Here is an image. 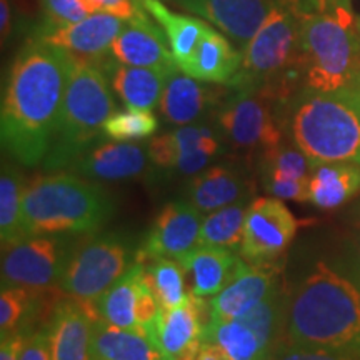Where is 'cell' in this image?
Here are the masks:
<instances>
[{"instance_id": "obj_27", "label": "cell", "mask_w": 360, "mask_h": 360, "mask_svg": "<svg viewBox=\"0 0 360 360\" xmlns=\"http://www.w3.org/2000/svg\"><path fill=\"white\" fill-rule=\"evenodd\" d=\"M92 357L97 360H162L152 340L141 330L120 328L94 319Z\"/></svg>"}, {"instance_id": "obj_41", "label": "cell", "mask_w": 360, "mask_h": 360, "mask_svg": "<svg viewBox=\"0 0 360 360\" xmlns=\"http://www.w3.org/2000/svg\"><path fill=\"white\" fill-rule=\"evenodd\" d=\"M15 15L17 13L13 12L12 0H2V2H0V19H2L0 27H2L4 42L11 39L13 29H15V25H13V19H15Z\"/></svg>"}, {"instance_id": "obj_12", "label": "cell", "mask_w": 360, "mask_h": 360, "mask_svg": "<svg viewBox=\"0 0 360 360\" xmlns=\"http://www.w3.org/2000/svg\"><path fill=\"white\" fill-rule=\"evenodd\" d=\"M147 152L148 159L159 169L197 175L222 152V137L210 125H182L170 132L154 135L147 143Z\"/></svg>"}, {"instance_id": "obj_46", "label": "cell", "mask_w": 360, "mask_h": 360, "mask_svg": "<svg viewBox=\"0 0 360 360\" xmlns=\"http://www.w3.org/2000/svg\"><path fill=\"white\" fill-rule=\"evenodd\" d=\"M359 27H360V20H359Z\"/></svg>"}, {"instance_id": "obj_45", "label": "cell", "mask_w": 360, "mask_h": 360, "mask_svg": "<svg viewBox=\"0 0 360 360\" xmlns=\"http://www.w3.org/2000/svg\"><path fill=\"white\" fill-rule=\"evenodd\" d=\"M92 360H97V359H94V357H92Z\"/></svg>"}, {"instance_id": "obj_21", "label": "cell", "mask_w": 360, "mask_h": 360, "mask_svg": "<svg viewBox=\"0 0 360 360\" xmlns=\"http://www.w3.org/2000/svg\"><path fill=\"white\" fill-rule=\"evenodd\" d=\"M312 162L295 143H281L260 157L265 191L282 200L309 202Z\"/></svg>"}, {"instance_id": "obj_11", "label": "cell", "mask_w": 360, "mask_h": 360, "mask_svg": "<svg viewBox=\"0 0 360 360\" xmlns=\"http://www.w3.org/2000/svg\"><path fill=\"white\" fill-rule=\"evenodd\" d=\"M299 222L277 197H259L247 207L240 255L252 264H270L290 245Z\"/></svg>"}, {"instance_id": "obj_36", "label": "cell", "mask_w": 360, "mask_h": 360, "mask_svg": "<svg viewBox=\"0 0 360 360\" xmlns=\"http://www.w3.org/2000/svg\"><path fill=\"white\" fill-rule=\"evenodd\" d=\"M157 130H159V119L154 112L127 107L124 110L114 112L107 119L102 134L110 141L132 142L154 137Z\"/></svg>"}, {"instance_id": "obj_29", "label": "cell", "mask_w": 360, "mask_h": 360, "mask_svg": "<svg viewBox=\"0 0 360 360\" xmlns=\"http://www.w3.org/2000/svg\"><path fill=\"white\" fill-rule=\"evenodd\" d=\"M143 278H146V265L135 262L97 300L96 309L103 321L120 328L139 330L137 319H135V307H137L139 292H141Z\"/></svg>"}, {"instance_id": "obj_39", "label": "cell", "mask_w": 360, "mask_h": 360, "mask_svg": "<svg viewBox=\"0 0 360 360\" xmlns=\"http://www.w3.org/2000/svg\"><path fill=\"white\" fill-rule=\"evenodd\" d=\"M20 360H52V342L49 327L29 335Z\"/></svg>"}, {"instance_id": "obj_37", "label": "cell", "mask_w": 360, "mask_h": 360, "mask_svg": "<svg viewBox=\"0 0 360 360\" xmlns=\"http://www.w3.org/2000/svg\"><path fill=\"white\" fill-rule=\"evenodd\" d=\"M42 24L34 29V35H44L90 15L85 8V0H40Z\"/></svg>"}, {"instance_id": "obj_9", "label": "cell", "mask_w": 360, "mask_h": 360, "mask_svg": "<svg viewBox=\"0 0 360 360\" xmlns=\"http://www.w3.org/2000/svg\"><path fill=\"white\" fill-rule=\"evenodd\" d=\"M137 250L119 233H98L74 245L60 289L84 304H96L135 264Z\"/></svg>"}, {"instance_id": "obj_4", "label": "cell", "mask_w": 360, "mask_h": 360, "mask_svg": "<svg viewBox=\"0 0 360 360\" xmlns=\"http://www.w3.org/2000/svg\"><path fill=\"white\" fill-rule=\"evenodd\" d=\"M314 11L307 0H282L242 51L231 89H262L287 103L302 85V19Z\"/></svg>"}, {"instance_id": "obj_16", "label": "cell", "mask_w": 360, "mask_h": 360, "mask_svg": "<svg viewBox=\"0 0 360 360\" xmlns=\"http://www.w3.org/2000/svg\"><path fill=\"white\" fill-rule=\"evenodd\" d=\"M227 35L240 51L282 0H174Z\"/></svg>"}, {"instance_id": "obj_5", "label": "cell", "mask_w": 360, "mask_h": 360, "mask_svg": "<svg viewBox=\"0 0 360 360\" xmlns=\"http://www.w3.org/2000/svg\"><path fill=\"white\" fill-rule=\"evenodd\" d=\"M112 214L109 195L74 172L40 177L24 192L27 237L94 233L109 222Z\"/></svg>"}, {"instance_id": "obj_1", "label": "cell", "mask_w": 360, "mask_h": 360, "mask_svg": "<svg viewBox=\"0 0 360 360\" xmlns=\"http://www.w3.org/2000/svg\"><path fill=\"white\" fill-rule=\"evenodd\" d=\"M72 56L47 40L22 45L8 67L0 109L2 148L24 167L44 164L56 137Z\"/></svg>"}, {"instance_id": "obj_17", "label": "cell", "mask_w": 360, "mask_h": 360, "mask_svg": "<svg viewBox=\"0 0 360 360\" xmlns=\"http://www.w3.org/2000/svg\"><path fill=\"white\" fill-rule=\"evenodd\" d=\"M229 92L231 87L227 85L202 82L177 70L167 79L159 112L165 122L177 127L197 124L212 112L215 114Z\"/></svg>"}, {"instance_id": "obj_26", "label": "cell", "mask_w": 360, "mask_h": 360, "mask_svg": "<svg viewBox=\"0 0 360 360\" xmlns=\"http://www.w3.org/2000/svg\"><path fill=\"white\" fill-rule=\"evenodd\" d=\"M247 182L237 170L224 165L207 167L193 175L187 186V195L192 205L200 212H214L236 202L247 199Z\"/></svg>"}, {"instance_id": "obj_18", "label": "cell", "mask_w": 360, "mask_h": 360, "mask_svg": "<svg viewBox=\"0 0 360 360\" xmlns=\"http://www.w3.org/2000/svg\"><path fill=\"white\" fill-rule=\"evenodd\" d=\"M147 147L134 142L97 141L79 159L72 162L70 172L98 180H127L141 177L148 165Z\"/></svg>"}, {"instance_id": "obj_32", "label": "cell", "mask_w": 360, "mask_h": 360, "mask_svg": "<svg viewBox=\"0 0 360 360\" xmlns=\"http://www.w3.org/2000/svg\"><path fill=\"white\" fill-rule=\"evenodd\" d=\"M24 179L13 165L4 164L0 175V238L8 247L27 238L24 231Z\"/></svg>"}, {"instance_id": "obj_44", "label": "cell", "mask_w": 360, "mask_h": 360, "mask_svg": "<svg viewBox=\"0 0 360 360\" xmlns=\"http://www.w3.org/2000/svg\"><path fill=\"white\" fill-rule=\"evenodd\" d=\"M259 360H270V355H269V357H262V359H259Z\"/></svg>"}, {"instance_id": "obj_15", "label": "cell", "mask_w": 360, "mask_h": 360, "mask_svg": "<svg viewBox=\"0 0 360 360\" xmlns=\"http://www.w3.org/2000/svg\"><path fill=\"white\" fill-rule=\"evenodd\" d=\"M207 304L202 297L188 292V297L172 309H160L148 339L162 355V360H193L202 344L207 321Z\"/></svg>"}, {"instance_id": "obj_40", "label": "cell", "mask_w": 360, "mask_h": 360, "mask_svg": "<svg viewBox=\"0 0 360 360\" xmlns=\"http://www.w3.org/2000/svg\"><path fill=\"white\" fill-rule=\"evenodd\" d=\"M29 335V330L2 335V339H0V360H20Z\"/></svg>"}, {"instance_id": "obj_8", "label": "cell", "mask_w": 360, "mask_h": 360, "mask_svg": "<svg viewBox=\"0 0 360 360\" xmlns=\"http://www.w3.org/2000/svg\"><path fill=\"white\" fill-rule=\"evenodd\" d=\"M281 107L262 89H231L215 112L220 137L238 152L262 157L283 142Z\"/></svg>"}, {"instance_id": "obj_30", "label": "cell", "mask_w": 360, "mask_h": 360, "mask_svg": "<svg viewBox=\"0 0 360 360\" xmlns=\"http://www.w3.org/2000/svg\"><path fill=\"white\" fill-rule=\"evenodd\" d=\"M139 2L167 35L169 47L179 65L195 51L202 35L210 27L199 17L172 12L160 0H139Z\"/></svg>"}, {"instance_id": "obj_31", "label": "cell", "mask_w": 360, "mask_h": 360, "mask_svg": "<svg viewBox=\"0 0 360 360\" xmlns=\"http://www.w3.org/2000/svg\"><path fill=\"white\" fill-rule=\"evenodd\" d=\"M204 340L219 345L227 360H259L272 355L265 349L254 328L247 326L242 319H210L202 337V342Z\"/></svg>"}, {"instance_id": "obj_22", "label": "cell", "mask_w": 360, "mask_h": 360, "mask_svg": "<svg viewBox=\"0 0 360 360\" xmlns=\"http://www.w3.org/2000/svg\"><path fill=\"white\" fill-rule=\"evenodd\" d=\"M124 25L125 20L120 17L107 12H97L90 13L75 24H69L49 34L35 35V37L47 40L75 57L102 60L103 57L109 56L110 45L124 29Z\"/></svg>"}, {"instance_id": "obj_28", "label": "cell", "mask_w": 360, "mask_h": 360, "mask_svg": "<svg viewBox=\"0 0 360 360\" xmlns=\"http://www.w3.org/2000/svg\"><path fill=\"white\" fill-rule=\"evenodd\" d=\"M360 191V165L323 162L314 165L309 182V202L323 210L345 204Z\"/></svg>"}, {"instance_id": "obj_42", "label": "cell", "mask_w": 360, "mask_h": 360, "mask_svg": "<svg viewBox=\"0 0 360 360\" xmlns=\"http://www.w3.org/2000/svg\"><path fill=\"white\" fill-rule=\"evenodd\" d=\"M193 360H227L222 350L219 349V345H215L214 342L204 340L200 344L199 350H197Z\"/></svg>"}, {"instance_id": "obj_33", "label": "cell", "mask_w": 360, "mask_h": 360, "mask_svg": "<svg viewBox=\"0 0 360 360\" xmlns=\"http://www.w3.org/2000/svg\"><path fill=\"white\" fill-rule=\"evenodd\" d=\"M247 207L249 204L245 199L209 212L202 220L199 245L224 247L231 250L240 249Z\"/></svg>"}, {"instance_id": "obj_2", "label": "cell", "mask_w": 360, "mask_h": 360, "mask_svg": "<svg viewBox=\"0 0 360 360\" xmlns=\"http://www.w3.org/2000/svg\"><path fill=\"white\" fill-rule=\"evenodd\" d=\"M285 344L360 359V292L326 264L287 297Z\"/></svg>"}, {"instance_id": "obj_7", "label": "cell", "mask_w": 360, "mask_h": 360, "mask_svg": "<svg viewBox=\"0 0 360 360\" xmlns=\"http://www.w3.org/2000/svg\"><path fill=\"white\" fill-rule=\"evenodd\" d=\"M302 89H360V27L352 8L309 11L300 29Z\"/></svg>"}, {"instance_id": "obj_24", "label": "cell", "mask_w": 360, "mask_h": 360, "mask_svg": "<svg viewBox=\"0 0 360 360\" xmlns=\"http://www.w3.org/2000/svg\"><path fill=\"white\" fill-rule=\"evenodd\" d=\"M110 80L112 90L127 107L152 110L159 105L167 79L174 72L147 67H132L117 62L110 56L96 60Z\"/></svg>"}, {"instance_id": "obj_3", "label": "cell", "mask_w": 360, "mask_h": 360, "mask_svg": "<svg viewBox=\"0 0 360 360\" xmlns=\"http://www.w3.org/2000/svg\"><path fill=\"white\" fill-rule=\"evenodd\" d=\"M289 134L312 165L344 162L360 165V89L315 92L300 89L281 109Z\"/></svg>"}, {"instance_id": "obj_43", "label": "cell", "mask_w": 360, "mask_h": 360, "mask_svg": "<svg viewBox=\"0 0 360 360\" xmlns=\"http://www.w3.org/2000/svg\"><path fill=\"white\" fill-rule=\"evenodd\" d=\"M314 12H334L339 8H352L350 0H307Z\"/></svg>"}, {"instance_id": "obj_38", "label": "cell", "mask_w": 360, "mask_h": 360, "mask_svg": "<svg viewBox=\"0 0 360 360\" xmlns=\"http://www.w3.org/2000/svg\"><path fill=\"white\" fill-rule=\"evenodd\" d=\"M270 360H360L357 357H349V355H340L334 352H326V350H314L297 347V345L283 344L274 350Z\"/></svg>"}, {"instance_id": "obj_10", "label": "cell", "mask_w": 360, "mask_h": 360, "mask_svg": "<svg viewBox=\"0 0 360 360\" xmlns=\"http://www.w3.org/2000/svg\"><path fill=\"white\" fill-rule=\"evenodd\" d=\"M74 244L64 236L27 237L2 252V287L47 290L60 285Z\"/></svg>"}, {"instance_id": "obj_13", "label": "cell", "mask_w": 360, "mask_h": 360, "mask_svg": "<svg viewBox=\"0 0 360 360\" xmlns=\"http://www.w3.org/2000/svg\"><path fill=\"white\" fill-rule=\"evenodd\" d=\"M200 210L191 202L174 200L160 210L150 232L135 255V262L147 265L159 259L182 260L199 245Z\"/></svg>"}, {"instance_id": "obj_35", "label": "cell", "mask_w": 360, "mask_h": 360, "mask_svg": "<svg viewBox=\"0 0 360 360\" xmlns=\"http://www.w3.org/2000/svg\"><path fill=\"white\" fill-rule=\"evenodd\" d=\"M184 270L175 259H159L146 265V278L162 309H172L188 297Z\"/></svg>"}, {"instance_id": "obj_14", "label": "cell", "mask_w": 360, "mask_h": 360, "mask_svg": "<svg viewBox=\"0 0 360 360\" xmlns=\"http://www.w3.org/2000/svg\"><path fill=\"white\" fill-rule=\"evenodd\" d=\"M135 13L125 20L124 29L110 45L109 56L124 65L147 67L165 72H177L179 64L167 47V35L162 27L154 24L146 8L139 0H134Z\"/></svg>"}, {"instance_id": "obj_25", "label": "cell", "mask_w": 360, "mask_h": 360, "mask_svg": "<svg viewBox=\"0 0 360 360\" xmlns=\"http://www.w3.org/2000/svg\"><path fill=\"white\" fill-rule=\"evenodd\" d=\"M179 262L187 272H191V292L202 299L217 295L245 264L231 249L209 245H197Z\"/></svg>"}, {"instance_id": "obj_19", "label": "cell", "mask_w": 360, "mask_h": 360, "mask_svg": "<svg viewBox=\"0 0 360 360\" xmlns=\"http://www.w3.org/2000/svg\"><path fill=\"white\" fill-rule=\"evenodd\" d=\"M278 289L277 270L269 264L242 265L231 283L210 300V319H240Z\"/></svg>"}, {"instance_id": "obj_6", "label": "cell", "mask_w": 360, "mask_h": 360, "mask_svg": "<svg viewBox=\"0 0 360 360\" xmlns=\"http://www.w3.org/2000/svg\"><path fill=\"white\" fill-rule=\"evenodd\" d=\"M114 112L112 85L102 67L96 60L72 56L64 105L44 167L69 169L72 162L101 141L103 124Z\"/></svg>"}, {"instance_id": "obj_20", "label": "cell", "mask_w": 360, "mask_h": 360, "mask_svg": "<svg viewBox=\"0 0 360 360\" xmlns=\"http://www.w3.org/2000/svg\"><path fill=\"white\" fill-rule=\"evenodd\" d=\"M101 317L96 304L60 302L53 309L49 330L52 360H92L94 319Z\"/></svg>"}, {"instance_id": "obj_34", "label": "cell", "mask_w": 360, "mask_h": 360, "mask_svg": "<svg viewBox=\"0 0 360 360\" xmlns=\"http://www.w3.org/2000/svg\"><path fill=\"white\" fill-rule=\"evenodd\" d=\"M44 290L27 287H2L0 294V334L29 330L40 312V294Z\"/></svg>"}, {"instance_id": "obj_23", "label": "cell", "mask_w": 360, "mask_h": 360, "mask_svg": "<svg viewBox=\"0 0 360 360\" xmlns=\"http://www.w3.org/2000/svg\"><path fill=\"white\" fill-rule=\"evenodd\" d=\"M242 51H237L227 35L209 27L179 69L202 82L227 85L240 69Z\"/></svg>"}]
</instances>
